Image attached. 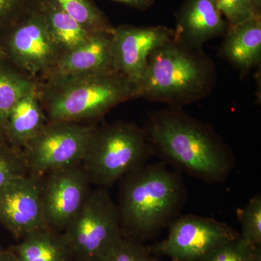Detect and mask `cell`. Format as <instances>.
Returning a JSON list of instances; mask_svg holds the SVG:
<instances>
[{"mask_svg":"<svg viewBox=\"0 0 261 261\" xmlns=\"http://www.w3.org/2000/svg\"><path fill=\"white\" fill-rule=\"evenodd\" d=\"M143 128L153 155L168 166L209 184L222 183L231 174L235 159L229 146L181 108L150 113Z\"/></svg>","mask_w":261,"mask_h":261,"instance_id":"6da1fadb","label":"cell"},{"mask_svg":"<svg viewBox=\"0 0 261 261\" xmlns=\"http://www.w3.org/2000/svg\"><path fill=\"white\" fill-rule=\"evenodd\" d=\"M120 181L122 232L141 242L167 227L186 200L181 175L164 162L147 163Z\"/></svg>","mask_w":261,"mask_h":261,"instance_id":"7a4b0ae2","label":"cell"},{"mask_svg":"<svg viewBox=\"0 0 261 261\" xmlns=\"http://www.w3.org/2000/svg\"><path fill=\"white\" fill-rule=\"evenodd\" d=\"M216 83V66L202 48L173 37L151 53L139 85L140 97L183 108L207 97Z\"/></svg>","mask_w":261,"mask_h":261,"instance_id":"3957f363","label":"cell"},{"mask_svg":"<svg viewBox=\"0 0 261 261\" xmlns=\"http://www.w3.org/2000/svg\"><path fill=\"white\" fill-rule=\"evenodd\" d=\"M43 81L38 92L48 122L96 121L118 105L140 97L139 84L116 70Z\"/></svg>","mask_w":261,"mask_h":261,"instance_id":"277c9868","label":"cell"},{"mask_svg":"<svg viewBox=\"0 0 261 261\" xmlns=\"http://www.w3.org/2000/svg\"><path fill=\"white\" fill-rule=\"evenodd\" d=\"M153 155L143 127L116 121L96 126L82 164L92 185L108 188Z\"/></svg>","mask_w":261,"mask_h":261,"instance_id":"5b68a950","label":"cell"},{"mask_svg":"<svg viewBox=\"0 0 261 261\" xmlns=\"http://www.w3.org/2000/svg\"><path fill=\"white\" fill-rule=\"evenodd\" d=\"M61 234L75 261H97L121 240L119 208L108 188L92 190L82 210Z\"/></svg>","mask_w":261,"mask_h":261,"instance_id":"8992f818","label":"cell"},{"mask_svg":"<svg viewBox=\"0 0 261 261\" xmlns=\"http://www.w3.org/2000/svg\"><path fill=\"white\" fill-rule=\"evenodd\" d=\"M95 125L48 122L22 149L29 172L42 177L51 171L82 163Z\"/></svg>","mask_w":261,"mask_h":261,"instance_id":"52a82bcc","label":"cell"},{"mask_svg":"<svg viewBox=\"0 0 261 261\" xmlns=\"http://www.w3.org/2000/svg\"><path fill=\"white\" fill-rule=\"evenodd\" d=\"M3 44L8 60L24 73L44 80L63 51L48 29L39 5L7 31Z\"/></svg>","mask_w":261,"mask_h":261,"instance_id":"ba28073f","label":"cell"},{"mask_svg":"<svg viewBox=\"0 0 261 261\" xmlns=\"http://www.w3.org/2000/svg\"><path fill=\"white\" fill-rule=\"evenodd\" d=\"M168 227L167 238L150 250L172 261H199L214 249L240 236L225 223L195 215L176 218Z\"/></svg>","mask_w":261,"mask_h":261,"instance_id":"9c48e42d","label":"cell"},{"mask_svg":"<svg viewBox=\"0 0 261 261\" xmlns=\"http://www.w3.org/2000/svg\"><path fill=\"white\" fill-rule=\"evenodd\" d=\"M92 185L82 163L43 176L42 202L47 227L63 231L82 210Z\"/></svg>","mask_w":261,"mask_h":261,"instance_id":"30bf717a","label":"cell"},{"mask_svg":"<svg viewBox=\"0 0 261 261\" xmlns=\"http://www.w3.org/2000/svg\"><path fill=\"white\" fill-rule=\"evenodd\" d=\"M0 224L18 238L47 227L42 202V177L29 173L0 190Z\"/></svg>","mask_w":261,"mask_h":261,"instance_id":"8fae6325","label":"cell"},{"mask_svg":"<svg viewBox=\"0 0 261 261\" xmlns=\"http://www.w3.org/2000/svg\"><path fill=\"white\" fill-rule=\"evenodd\" d=\"M173 36L174 30L165 25L115 27L112 42L115 69L139 84L151 53Z\"/></svg>","mask_w":261,"mask_h":261,"instance_id":"7c38bea8","label":"cell"},{"mask_svg":"<svg viewBox=\"0 0 261 261\" xmlns=\"http://www.w3.org/2000/svg\"><path fill=\"white\" fill-rule=\"evenodd\" d=\"M176 19L173 37L192 47L202 48L211 39L223 37L228 28L216 0H185Z\"/></svg>","mask_w":261,"mask_h":261,"instance_id":"4fadbf2b","label":"cell"},{"mask_svg":"<svg viewBox=\"0 0 261 261\" xmlns=\"http://www.w3.org/2000/svg\"><path fill=\"white\" fill-rule=\"evenodd\" d=\"M113 33H92L80 47L62 55L45 80L61 75L116 70L112 54Z\"/></svg>","mask_w":261,"mask_h":261,"instance_id":"5bb4252c","label":"cell"},{"mask_svg":"<svg viewBox=\"0 0 261 261\" xmlns=\"http://www.w3.org/2000/svg\"><path fill=\"white\" fill-rule=\"evenodd\" d=\"M220 56L240 72L243 78L261 62V18L228 25Z\"/></svg>","mask_w":261,"mask_h":261,"instance_id":"9a60e30c","label":"cell"},{"mask_svg":"<svg viewBox=\"0 0 261 261\" xmlns=\"http://www.w3.org/2000/svg\"><path fill=\"white\" fill-rule=\"evenodd\" d=\"M47 123L37 87L22 97L12 110L4 128L5 139L10 146L22 150Z\"/></svg>","mask_w":261,"mask_h":261,"instance_id":"2e32d148","label":"cell"},{"mask_svg":"<svg viewBox=\"0 0 261 261\" xmlns=\"http://www.w3.org/2000/svg\"><path fill=\"white\" fill-rule=\"evenodd\" d=\"M13 252L20 261L73 260L61 233L47 226L24 237Z\"/></svg>","mask_w":261,"mask_h":261,"instance_id":"e0dca14e","label":"cell"},{"mask_svg":"<svg viewBox=\"0 0 261 261\" xmlns=\"http://www.w3.org/2000/svg\"><path fill=\"white\" fill-rule=\"evenodd\" d=\"M39 6L51 37L63 54L80 47L92 34L68 15L56 0H39Z\"/></svg>","mask_w":261,"mask_h":261,"instance_id":"ac0fdd59","label":"cell"},{"mask_svg":"<svg viewBox=\"0 0 261 261\" xmlns=\"http://www.w3.org/2000/svg\"><path fill=\"white\" fill-rule=\"evenodd\" d=\"M38 86L37 80L24 73L8 60L0 61V125L3 129L15 105Z\"/></svg>","mask_w":261,"mask_h":261,"instance_id":"d6986e66","label":"cell"},{"mask_svg":"<svg viewBox=\"0 0 261 261\" xmlns=\"http://www.w3.org/2000/svg\"><path fill=\"white\" fill-rule=\"evenodd\" d=\"M61 8L90 33L113 32L115 27L91 0H56Z\"/></svg>","mask_w":261,"mask_h":261,"instance_id":"ffe728a7","label":"cell"},{"mask_svg":"<svg viewBox=\"0 0 261 261\" xmlns=\"http://www.w3.org/2000/svg\"><path fill=\"white\" fill-rule=\"evenodd\" d=\"M199 261H261L260 247H255L240 238L218 247Z\"/></svg>","mask_w":261,"mask_h":261,"instance_id":"44dd1931","label":"cell"},{"mask_svg":"<svg viewBox=\"0 0 261 261\" xmlns=\"http://www.w3.org/2000/svg\"><path fill=\"white\" fill-rule=\"evenodd\" d=\"M241 227L240 238L255 247L261 246V197H252L243 208L238 211Z\"/></svg>","mask_w":261,"mask_h":261,"instance_id":"7402d4cb","label":"cell"},{"mask_svg":"<svg viewBox=\"0 0 261 261\" xmlns=\"http://www.w3.org/2000/svg\"><path fill=\"white\" fill-rule=\"evenodd\" d=\"M23 152L0 142V190L15 178L29 173Z\"/></svg>","mask_w":261,"mask_h":261,"instance_id":"603a6c76","label":"cell"},{"mask_svg":"<svg viewBox=\"0 0 261 261\" xmlns=\"http://www.w3.org/2000/svg\"><path fill=\"white\" fill-rule=\"evenodd\" d=\"M151 254L142 242L123 236L97 261H154Z\"/></svg>","mask_w":261,"mask_h":261,"instance_id":"cb8c5ba5","label":"cell"},{"mask_svg":"<svg viewBox=\"0 0 261 261\" xmlns=\"http://www.w3.org/2000/svg\"><path fill=\"white\" fill-rule=\"evenodd\" d=\"M228 25H236L260 18L250 0H216Z\"/></svg>","mask_w":261,"mask_h":261,"instance_id":"d4e9b609","label":"cell"},{"mask_svg":"<svg viewBox=\"0 0 261 261\" xmlns=\"http://www.w3.org/2000/svg\"><path fill=\"white\" fill-rule=\"evenodd\" d=\"M39 0H0V27L7 31L37 8Z\"/></svg>","mask_w":261,"mask_h":261,"instance_id":"484cf974","label":"cell"},{"mask_svg":"<svg viewBox=\"0 0 261 261\" xmlns=\"http://www.w3.org/2000/svg\"><path fill=\"white\" fill-rule=\"evenodd\" d=\"M121 3L134 9L145 11L154 5L155 0H111Z\"/></svg>","mask_w":261,"mask_h":261,"instance_id":"4316f807","label":"cell"},{"mask_svg":"<svg viewBox=\"0 0 261 261\" xmlns=\"http://www.w3.org/2000/svg\"><path fill=\"white\" fill-rule=\"evenodd\" d=\"M0 261H20L13 251H3L0 253Z\"/></svg>","mask_w":261,"mask_h":261,"instance_id":"83f0119b","label":"cell"},{"mask_svg":"<svg viewBox=\"0 0 261 261\" xmlns=\"http://www.w3.org/2000/svg\"><path fill=\"white\" fill-rule=\"evenodd\" d=\"M250 1L257 13L261 15V0H250Z\"/></svg>","mask_w":261,"mask_h":261,"instance_id":"f1b7e54d","label":"cell"},{"mask_svg":"<svg viewBox=\"0 0 261 261\" xmlns=\"http://www.w3.org/2000/svg\"><path fill=\"white\" fill-rule=\"evenodd\" d=\"M3 60H8V57H7L4 48L0 44V61H3Z\"/></svg>","mask_w":261,"mask_h":261,"instance_id":"f546056e","label":"cell"},{"mask_svg":"<svg viewBox=\"0 0 261 261\" xmlns=\"http://www.w3.org/2000/svg\"><path fill=\"white\" fill-rule=\"evenodd\" d=\"M3 141H6V139H5L4 129L0 125V142H3Z\"/></svg>","mask_w":261,"mask_h":261,"instance_id":"4dcf8cb0","label":"cell"},{"mask_svg":"<svg viewBox=\"0 0 261 261\" xmlns=\"http://www.w3.org/2000/svg\"><path fill=\"white\" fill-rule=\"evenodd\" d=\"M1 252H2V250H0V253H1Z\"/></svg>","mask_w":261,"mask_h":261,"instance_id":"1f68e13d","label":"cell"},{"mask_svg":"<svg viewBox=\"0 0 261 261\" xmlns=\"http://www.w3.org/2000/svg\"><path fill=\"white\" fill-rule=\"evenodd\" d=\"M154 261H156V260H154Z\"/></svg>","mask_w":261,"mask_h":261,"instance_id":"d6a6232c","label":"cell"}]
</instances>
